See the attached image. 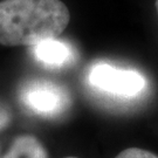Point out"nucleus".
Instances as JSON below:
<instances>
[{"label": "nucleus", "mask_w": 158, "mask_h": 158, "mask_svg": "<svg viewBox=\"0 0 158 158\" xmlns=\"http://www.w3.org/2000/svg\"><path fill=\"white\" fill-rule=\"evenodd\" d=\"M20 100L33 113L41 116H55L69 104L67 91L46 80L29 81L20 90Z\"/></svg>", "instance_id": "obj_3"}, {"label": "nucleus", "mask_w": 158, "mask_h": 158, "mask_svg": "<svg viewBox=\"0 0 158 158\" xmlns=\"http://www.w3.org/2000/svg\"><path fill=\"white\" fill-rule=\"evenodd\" d=\"M33 54L38 61L49 67H62L73 59L70 47L56 39L46 40L33 46Z\"/></svg>", "instance_id": "obj_4"}, {"label": "nucleus", "mask_w": 158, "mask_h": 158, "mask_svg": "<svg viewBox=\"0 0 158 158\" xmlns=\"http://www.w3.org/2000/svg\"><path fill=\"white\" fill-rule=\"evenodd\" d=\"M88 81L98 90L122 97H132L145 87V79L138 72L119 69L108 63H100L91 68Z\"/></svg>", "instance_id": "obj_2"}, {"label": "nucleus", "mask_w": 158, "mask_h": 158, "mask_svg": "<svg viewBox=\"0 0 158 158\" xmlns=\"http://www.w3.org/2000/svg\"><path fill=\"white\" fill-rule=\"evenodd\" d=\"M66 158H77V157H66Z\"/></svg>", "instance_id": "obj_8"}, {"label": "nucleus", "mask_w": 158, "mask_h": 158, "mask_svg": "<svg viewBox=\"0 0 158 158\" xmlns=\"http://www.w3.org/2000/svg\"><path fill=\"white\" fill-rule=\"evenodd\" d=\"M69 20V11L61 0L0 1V45L33 47L57 39Z\"/></svg>", "instance_id": "obj_1"}, {"label": "nucleus", "mask_w": 158, "mask_h": 158, "mask_svg": "<svg viewBox=\"0 0 158 158\" xmlns=\"http://www.w3.org/2000/svg\"><path fill=\"white\" fill-rule=\"evenodd\" d=\"M115 158H158V156L144 149L129 148V149L123 150L122 152H119Z\"/></svg>", "instance_id": "obj_6"}, {"label": "nucleus", "mask_w": 158, "mask_h": 158, "mask_svg": "<svg viewBox=\"0 0 158 158\" xmlns=\"http://www.w3.org/2000/svg\"><path fill=\"white\" fill-rule=\"evenodd\" d=\"M4 158H48L41 142L32 135L17 137Z\"/></svg>", "instance_id": "obj_5"}, {"label": "nucleus", "mask_w": 158, "mask_h": 158, "mask_svg": "<svg viewBox=\"0 0 158 158\" xmlns=\"http://www.w3.org/2000/svg\"><path fill=\"white\" fill-rule=\"evenodd\" d=\"M155 6H156V10H157V13H158V0H156V2H155Z\"/></svg>", "instance_id": "obj_7"}]
</instances>
